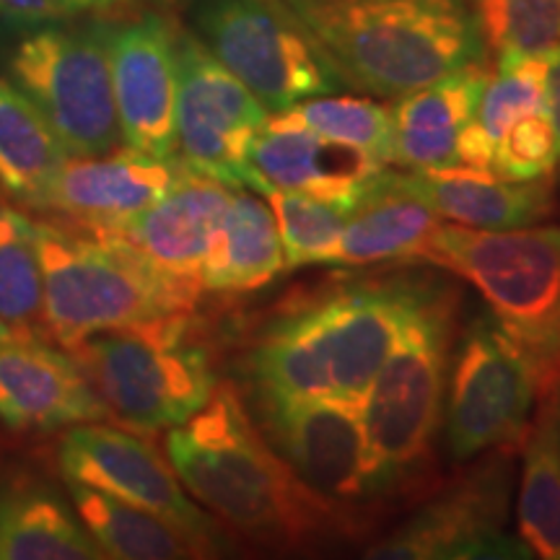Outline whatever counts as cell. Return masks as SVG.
<instances>
[{"instance_id":"obj_5","label":"cell","mask_w":560,"mask_h":560,"mask_svg":"<svg viewBox=\"0 0 560 560\" xmlns=\"http://www.w3.org/2000/svg\"><path fill=\"white\" fill-rule=\"evenodd\" d=\"M45 280L47 340L73 350L100 332L192 314L202 289L112 236L34 221Z\"/></svg>"},{"instance_id":"obj_7","label":"cell","mask_w":560,"mask_h":560,"mask_svg":"<svg viewBox=\"0 0 560 560\" xmlns=\"http://www.w3.org/2000/svg\"><path fill=\"white\" fill-rule=\"evenodd\" d=\"M192 314L100 332L68 350L109 420L138 433L170 431L219 387L208 350L190 338Z\"/></svg>"},{"instance_id":"obj_1","label":"cell","mask_w":560,"mask_h":560,"mask_svg":"<svg viewBox=\"0 0 560 560\" xmlns=\"http://www.w3.org/2000/svg\"><path fill=\"white\" fill-rule=\"evenodd\" d=\"M166 459L198 506L270 550L317 548L359 527L348 506L306 486L272 450L231 384L170 429Z\"/></svg>"},{"instance_id":"obj_37","label":"cell","mask_w":560,"mask_h":560,"mask_svg":"<svg viewBox=\"0 0 560 560\" xmlns=\"http://www.w3.org/2000/svg\"><path fill=\"white\" fill-rule=\"evenodd\" d=\"M13 338H16V335H13V332H11V327L5 325L3 319H0V342H5V340H13Z\"/></svg>"},{"instance_id":"obj_15","label":"cell","mask_w":560,"mask_h":560,"mask_svg":"<svg viewBox=\"0 0 560 560\" xmlns=\"http://www.w3.org/2000/svg\"><path fill=\"white\" fill-rule=\"evenodd\" d=\"M177 32L153 11L107 24L122 145L145 156H177Z\"/></svg>"},{"instance_id":"obj_4","label":"cell","mask_w":560,"mask_h":560,"mask_svg":"<svg viewBox=\"0 0 560 560\" xmlns=\"http://www.w3.org/2000/svg\"><path fill=\"white\" fill-rule=\"evenodd\" d=\"M457 319L459 293L431 280L363 397L374 499L397 493L431 470Z\"/></svg>"},{"instance_id":"obj_39","label":"cell","mask_w":560,"mask_h":560,"mask_svg":"<svg viewBox=\"0 0 560 560\" xmlns=\"http://www.w3.org/2000/svg\"><path fill=\"white\" fill-rule=\"evenodd\" d=\"M556 410H558V436H560V387L556 392Z\"/></svg>"},{"instance_id":"obj_14","label":"cell","mask_w":560,"mask_h":560,"mask_svg":"<svg viewBox=\"0 0 560 560\" xmlns=\"http://www.w3.org/2000/svg\"><path fill=\"white\" fill-rule=\"evenodd\" d=\"M58 459L66 480L151 511L190 535L206 556H215L226 545L219 522L190 499L170 459L136 433L104 420L70 425L60 441Z\"/></svg>"},{"instance_id":"obj_24","label":"cell","mask_w":560,"mask_h":560,"mask_svg":"<svg viewBox=\"0 0 560 560\" xmlns=\"http://www.w3.org/2000/svg\"><path fill=\"white\" fill-rule=\"evenodd\" d=\"M387 174L389 170H384L371 192L353 208L325 265L361 268L392 260H418L441 219L423 202L395 190Z\"/></svg>"},{"instance_id":"obj_33","label":"cell","mask_w":560,"mask_h":560,"mask_svg":"<svg viewBox=\"0 0 560 560\" xmlns=\"http://www.w3.org/2000/svg\"><path fill=\"white\" fill-rule=\"evenodd\" d=\"M558 161L556 132L545 109L511 125L495 145L490 170L509 179H540L556 172Z\"/></svg>"},{"instance_id":"obj_17","label":"cell","mask_w":560,"mask_h":560,"mask_svg":"<svg viewBox=\"0 0 560 560\" xmlns=\"http://www.w3.org/2000/svg\"><path fill=\"white\" fill-rule=\"evenodd\" d=\"M247 164L255 177L252 192L289 190L355 208L387 166L369 153L332 143L312 130L270 115L252 140Z\"/></svg>"},{"instance_id":"obj_19","label":"cell","mask_w":560,"mask_h":560,"mask_svg":"<svg viewBox=\"0 0 560 560\" xmlns=\"http://www.w3.org/2000/svg\"><path fill=\"white\" fill-rule=\"evenodd\" d=\"M109 420L86 374L47 340L0 342V423L13 431H52Z\"/></svg>"},{"instance_id":"obj_29","label":"cell","mask_w":560,"mask_h":560,"mask_svg":"<svg viewBox=\"0 0 560 560\" xmlns=\"http://www.w3.org/2000/svg\"><path fill=\"white\" fill-rule=\"evenodd\" d=\"M0 319L19 340H47L45 280H42L34 221L3 202H0Z\"/></svg>"},{"instance_id":"obj_13","label":"cell","mask_w":560,"mask_h":560,"mask_svg":"<svg viewBox=\"0 0 560 560\" xmlns=\"http://www.w3.org/2000/svg\"><path fill=\"white\" fill-rule=\"evenodd\" d=\"M247 408L272 450L306 486L348 509L374 499L361 402L249 392Z\"/></svg>"},{"instance_id":"obj_36","label":"cell","mask_w":560,"mask_h":560,"mask_svg":"<svg viewBox=\"0 0 560 560\" xmlns=\"http://www.w3.org/2000/svg\"><path fill=\"white\" fill-rule=\"evenodd\" d=\"M70 19L81 13H112L117 9H128L130 0H55Z\"/></svg>"},{"instance_id":"obj_38","label":"cell","mask_w":560,"mask_h":560,"mask_svg":"<svg viewBox=\"0 0 560 560\" xmlns=\"http://www.w3.org/2000/svg\"><path fill=\"white\" fill-rule=\"evenodd\" d=\"M132 5L136 3H151V5H174L177 3V0H130Z\"/></svg>"},{"instance_id":"obj_26","label":"cell","mask_w":560,"mask_h":560,"mask_svg":"<svg viewBox=\"0 0 560 560\" xmlns=\"http://www.w3.org/2000/svg\"><path fill=\"white\" fill-rule=\"evenodd\" d=\"M75 514L104 558L115 560H185L208 558L190 535L151 511L68 480Z\"/></svg>"},{"instance_id":"obj_16","label":"cell","mask_w":560,"mask_h":560,"mask_svg":"<svg viewBox=\"0 0 560 560\" xmlns=\"http://www.w3.org/2000/svg\"><path fill=\"white\" fill-rule=\"evenodd\" d=\"M185 170L177 156L159 159L130 149L68 156L37 210L66 215L70 229H115L170 192Z\"/></svg>"},{"instance_id":"obj_40","label":"cell","mask_w":560,"mask_h":560,"mask_svg":"<svg viewBox=\"0 0 560 560\" xmlns=\"http://www.w3.org/2000/svg\"><path fill=\"white\" fill-rule=\"evenodd\" d=\"M556 170H558V177H556V182H560V161H558V166H556Z\"/></svg>"},{"instance_id":"obj_20","label":"cell","mask_w":560,"mask_h":560,"mask_svg":"<svg viewBox=\"0 0 560 560\" xmlns=\"http://www.w3.org/2000/svg\"><path fill=\"white\" fill-rule=\"evenodd\" d=\"M389 185L425 208L441 221L459 226L506 231L535 226L556 213V177L509 179L493 170L446 166V170L389 172Z\"/></svg>"},{"instance_id":"obj_18","label":"cell","mask_w":560,"mask_h":560,"mask_svg":"<svg viewBox=\"0 0 560 560\" xmlns=\"http://www.w3.org/2000/svg\"><path fill=\"white\" fill-rule=\"evenodd\" d=\"M236 187L185 170L166 195L115 229L89 231L112 236L166 276L200 285L202 262Z\"/></svg>"},{"instance_id":"obj_11","label":"cell","mask_w":560,"mask_h":560,"mask_svg":"<svg viewBox=\"0 0 560 560\" xmlns=\"http://www.w3.org/2000/svg\"><path fill=\"white\" fill-rule=\"evenodd\" d=\"M514 452L482 454L480 465L420 503L416 514L363 552L380 560H470L532 558L516 535H509Z\"/></svg>"},{"instance_id":"obj_9","label":"cell","mask_w":560,"mask_h":560,"mask_svg":"<svg viewBox=\"0 0 560 560\" xmlns=\"http://www.w3.org/2000/svg\"><path fill=\"white\" fill-rule=\"evenodd\" d=\"M540 397L524 350L493 314H475L454 342L446 380L444 439L452 462L520 450Z\"/></svg>"},{"instance_id":"obj_31","label":"cell","mask_w":560,"mask_h":560,"mask_svg":"<svg viewBox=\"0 0 560 560\" xmlns=\"http://www.w3.org/2000/svg\"><path fill=\"white\" fill-rule=\"evenodd\" d=\"M472 13L495 60L545 58L560 47V0H475Z\"/></svg>"},{"instance_id":"obj_34","label":"cell","mask_w":560,"mask_h":560,"mask_svg":"<svg viewBox=\"0 0 560 560\" xmlns=\"http://www.w3.org/2000/svg\"><path fill=\"white\" fill-rule=\"evenodd\" d=\"M70 16L55 0H0V24L13 30H34V26L68 21Z\"/></svg>"},{"instance_id":"obj_27","label":"cell","mask_w":560,"mask_h":560,"mask_svg":"<svg viewBox=\"0 0 560 560\" xmlns=\"http://www.w3.org/2000/svg\"><path fill=\"white\" fill-rule=\"evenodd\" d=\"M68 156L42 112L11 81L0 79V185L5 192L39 208Z\"/></svg>"},{"instance_id":"obj_35","label":"cell","mask_w":560,"mask_h":560,"mask_svg":"<svg viewBox=\"0 0 560 560\" xmlns=\"http://www.w3.org/2000/svg\"><path fill=\"white\" fill-rule=\"evenodd\" d=\"M545 109H548L560 156V47L545 55Z\"/></svg>"},{"instance_id":"obj_30","label":"cell","mask_w":560,"mask_h":560,"mask_svg":"<svg viewBox=\"0 0 560 560\" xmlns=\"http://www.w3.org/2000/svg\"><path fill=\"white\" fill-rule=\"evenodd\" d=\"M283 122L312 130L314 136L350 145L371 159L392 164V112L366 96H312L276 112Z\"/></svg>"},{"instance_id":"obj_2","label":"cell","mask_w":560,"mask_h":560,"mask_svg":"<svg viewBox=\"0 0 560 560\" xmlns=\"http://www.w3.org/2000/svg\"><path fill=\"white\" fill-rule=\"evenodd\" d=\"M429 283L416 272H392L293 293L249 342V392L363 402Z\"/></svg>"},{"instance_id":"obj_23","label":"cell","mask_w":560,"mask_h":560,"mask_svg":"<svg viewBox=\"0 0 560 560\" xmlns=\"http://www.w3.org/2000/svg\"><path fill=\"white\" fill-rule=\"evenodd\" d=\"M75 509L47 482L21 478L0 490V560H102Z\"/></svg>"},{"instance_id":"obj_6","label":"cell","mask_w":560,"mask_h":560,"mask_svg":"<svg viewBox=\"0 0 560 560\" xmlns=\"http://www.w3.org/2000/svg\"><path fill=\"white\" fill-rule=\"evenodd\" d=\"M418 260L475 285L529 359L540 395L560 387V223L506 231L439 223Z\"/></svg>"},{"instance_id":"obj_32","label":"cell","mask_w":560,"mask_h":560,"mask_svg":"<svg viewBox=\"0 0 560 560\" xmlns=\"http://www.w3.org/2000/svg\"><path fill=\"white\" fill-rule=\"evenodd\" d=\"M262 198L268 200L276 215L285 252V270L325 265L353 213V208L340 206V202L317 200L289 190H268L262 192Z\"/></svg>"},{"instance_id":"obj_22","label":"cell","mask_w":560,"mask_h":560,"mask_svg":"<svg viewBox=\"0 0 560 560\" xmlns=\"http://www.w3.org/2000/svg\"><path fill=\"white\" fill-rule=\"evenodd\" d=\"M280 272L285 252L268 200L236 187L202 262V291L249 293L270 285Z\"/></svg>"},{"instance_id":"obj_8","label":"cell","mask_w":560,"mask_h":560,"mask_svg":"<svg viewBox=\"0 0 560 560\" xmlns=\"http://www.w3.org/2000/svg\"><path fill=\"white\" fill-rule=\"evenodd\" d=\"M11 83L42 112L70 156L125 149L107 52V21L26 30L9 58Z\"/></svg>"},{"instance_id":"obj_10","label":"cell","mask_w":560,"mask_h":560,"mask_svg":"<svg viewBox=\"0 0 560 560\" xmlns=\"http://www.w3.org/2000/svg\"><path fill=\"white\" fill-rule=\"evenodd\" d=\"M195 34L270 115L346 83L278 0H198Z\"/></svg>"},{"instance_id":"obj_25","label":"cell","mask_w":560,"mask_h":560,"mask_svg":"<svg viewBox=\"0 0 560 560\" xmlns=\"http://www.w3.org/2000/svg\"><path fill=\"white\" fill-rule=\"evenodd\" d=\"M558 392V389H556ZM556 392L540 397L522 441L516 537L532 558L560 560V436Z\"/></svg>"},{"instance_id":"obj_21","label":"cell","mask_w":560,"mask_h":560,"mask_svg":"<svg viewBox=\"0 0 560 560\" xmlns=\"http://www.w3.org/2000/svg\"><path fill=\"white\" fill-rule=\"evenodd\" d=\"M488 70L467 66L457 73L410 91L392 112V164L402 170L459 166V143L472 122Z\"/></svg>"},{"instance_id":"obj_3","label":"cell","mask_w":560,"mask_h":560,"mask_svg":"<svg viewBox=\"0 0 560 560\" xmlns=\"http://www.w3.org/2000/svg\"><path fill=\"white\" fill-rule=\"evenodd\" d=\"M346 86L400 100L486 55L465 0H278Z\"/></svg>"},{"instance_id":"obj_12","label":"cell","mask_w":560,"mask_h":560,"mask_svg":"<svg viewBox=\"0 0 560 560\" xmlns=\"http://www.w3.org/2000/svg\"><path fill=\"white\" fill-rule=\"evenodd\" d=\"M270 112L195 32H177V159L190 172L252 190V140Z\"/></svg>"},{"instance_id":"obj_28","label":"cell","mask_w":560,"mask_h":560,"mask_svg":"<svg viewBox=\"0 0 560 560\" xmlns=\"http://www.w3.org/2000/svg\"><path fill=\"white\" fill-rule=\"evenodd\" d=\"M545 112V58H506L495 62L480 91L472 122L459 143V166L490 170L493 151L511 125Z\"/></svg>"}]
</instances>
